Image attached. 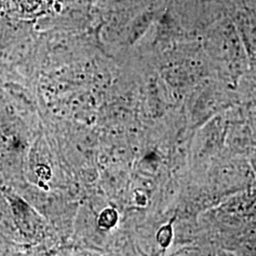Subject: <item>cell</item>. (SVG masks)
Returning a JSON list of instances; mask_svg holds the SVG:
<instances>
[{
  "mask_svg": "<svg viewBox=\"0 0 256 256\" xmlns=\"http://www.w3.org/2000/svg\"><path fill=\"white\" fill-rule=\"evenodd\" d=\"M118 220V214L113 209H106L104 210L99 218V224L101 227L110 229L113 227Z\"/></svg>",
  "mask_w": 256,
  "mask_h": 256,
  "instance_id": "6da1fadb",
  "label": "cell"
},
{
  "mask_svg": "<svg viewBox=\"0 0 256 256\" xmlns=\"http://www.w3.org/2000/svg\"><path fill=\"white\" fill-rule=\"evenodd\" d=\"M156 239H158V242L162 247H167L169 245V243L172 239V225H171V223L160 230L158 234H156Z\"/></svg>",
  "mask_w": 256,
  "mask_h": 256,
  "instance_id": "7a4b0ae2",
  "label": "cell"
}]
</instances>
